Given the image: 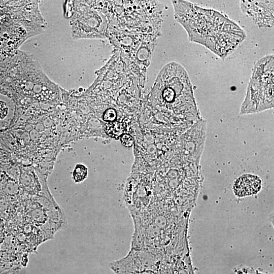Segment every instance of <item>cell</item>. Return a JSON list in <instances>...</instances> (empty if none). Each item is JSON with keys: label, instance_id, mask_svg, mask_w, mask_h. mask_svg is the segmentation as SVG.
Returning a JSON list of instances; mask_svg holds the SVG:
<instances>
[{"label": "cell", "instance_id": "3957f363", "mask_svg": "<svg viewBox=\"0 0 274 274\" xmlns=\"http://www.w3.org/2000/svg\"><path fill=\"white\" fill-rule=\"evenodd\" d=\"M273 55H266L255 64L240 114L257 113L273 107Z\"/></svg>", "mask_w": 274, "mask_h": 274}, {"label": "cell", "instance_id": "6da1fadb", "mask_svg": "<svg viewBox=\"0 0 274 274\" xmlns=\"http://www.w3.org/2000/svg\"><path fill=\"white\" fill-rule=\"evenodd\" d=\"M176 19L190 41L200 44L224 59L244 40V31L234 21L212 9L186 1L172 2Z\"/></svg>", "mask_w": 274, "mask_h": 274}, {"label": "cell", "instance_id": "9c48e42d", "mask_svg": "<svg viewBox=\"0 0 274 274\" xmlns=\"http://www.w3.org/2000/svg\"><path fill=\"white\" fill-rule=\"evenodd\" d=\"M121 141L122 144L126 147H131L133 143L132 137L127 134H124L122 135Z\"/></svg>", "mask_w": 274, "mask_h": 274}, {"label": "cell", "instance_id": "277c9868", "mask_svg": "<svg viewBox=\"0 0 274 274\" xmlns=\"http://www.w3.org/2000/svg\"><path fill=\"white\" fill-rule=\"evenodd\" d=\"M240 6L243 13L251 17L259 27L273 26V1H243Z\"/></svg>", "mask_w": 274, "mask_h": 274}, {"label": "cell", "instance_id": "7a4b0ae2", "mask_svg": "<svg viewBox=\"0 0 274 274\" xmlns=\"http://www.w3.org/2000/svg\"><path fill=\"white\" fill-rule=\"evenodd\" d=\"M155 85L160 90L165 104L174 106L177 102L180 110L194 123L201 119L189 76L180 63L171 62L164 65Z\"/></svg>", "mask_w": 274, "mask_h": 274}, {"label": "cell", "instance_id": "5b68a950", "mask_svg": "<svg viewBox=\"0 0 274 274\" xmlns=\"http://www.w3.org/2000/svg\"><path fill=\"white\" fill-rule=\"evenodd\" d=\"M262 182L257 176L246 174L238 178L233 185L235 194L244 197L257 193L261 189Z\"/></svg>", "mask_w": 274, "mask_h": 274}, {"label": "cell", "instance_id": "ba28073f", "mask_svg": "<svg viewBox=\"0 0 274 274\" xmlns=\"http://www.w3.org/2000/svg\"><path fill=\"white\" fill-rule=\"evenodd\" d=\"M116 118V112L114 109H108L103 115V119L108 122H112Z\"/></svg>", "mask_w": 274, "mask_h": 274}, {"label": "cell", "instance_id": "52a82bcc", "mask_svg": "<svg viewBox=\"0 0 274 274\" xmlns=\"http://www.w3.org/2000/svg\"><path fill=\"white\" fill-rule=\"evenodd\" d=\"M87 175V168L83 165H78L73 172V179L75 182L83 181Z\"/></svg>", "mask_w": 274, "mask_h": 274}, {"label": "cell", "instance_id": "8992f818", "mask_svg": "<svg viewBox=\"0 0 274 274\" xmlns=\"http://www.w3.org/2000/svg\"><path fill=\"white\" fill-rule=\"evenodd\" d=\"M108 135L114 138H118L122 134L123 128L121 123L115 121L108 123L106 127Z\"/></svg>", "mask_w": 274, "mask_h": 274}, {"label": "cell", "instance_id": "30bf717a", "mask_svg": "<svg viewBox=\"0 0 274 274\" xmlns=\"http://www.w3.org/2000/svg\"><path fill=\"white\" fill-rule=\"evenodd\" d=\"M8 112V108L5 102L0 100V119H3L6 117Z\"/></svg>", "mask_w": 274, "mask_h": 274}]
</instances>
